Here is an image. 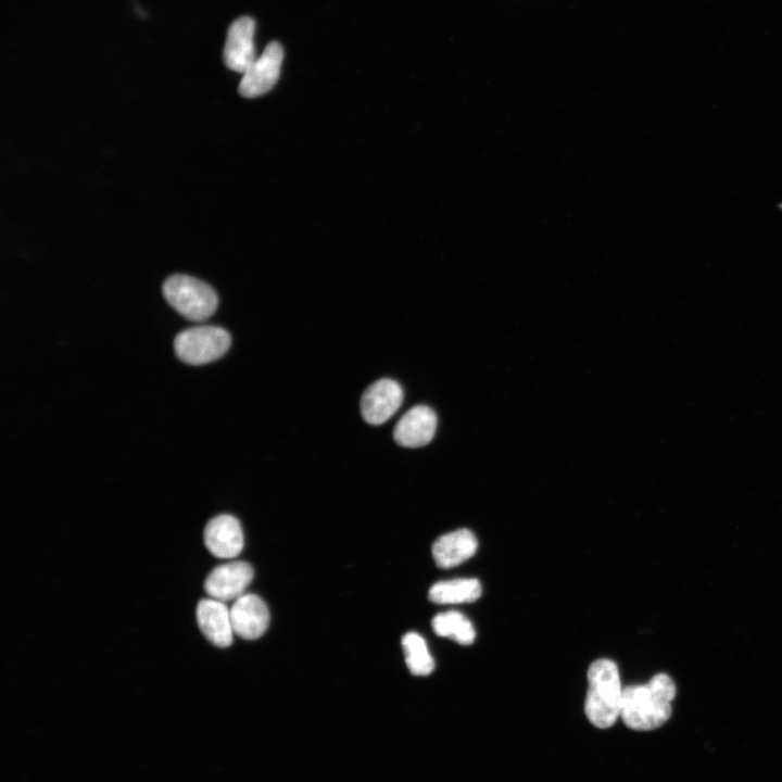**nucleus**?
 <instances>
[{"instance_id":"obj_1","label":"nucleus","mask_w":782,"mask_h":782,"mask_svg":"<svg viewBox=\"0 0 782 782\" xmlns=\"http://www.w3.org/2000/svg\"><path fill=\"white\" fill-rule=\"evenodd\" d=\"M676 684L666 673L647 683L623 688L620 717L633 730L648 731L663 726L671 716Z\"/></svg>"},{"instance_id":"obj_2","label":"nucleus","mask_w":782,"mask_h":782,"mask_svg":"<svg viewBox=\"0 0 782 782\" xmlns=\"http://www.w3.org/2000/svg\"><path fill=\"white\" fill-rule=\"evenodd\" d=\"M622 691L613 660L601 658L590 665L584 711L592 724L605 729L615 723L620 716Z\"/></svg>"},{"instance_id":"obj_3","label":"nucleus","mask_w":782,"mask_h":782,"mask_svg":"<svg viewBox=\"0 0 782 782\" xmlns=\"http://www.w3.org/2000/svg\"><path fill=\"white\" fill-rule=\"evenodd\" d=\"M162 290L168 304L187 319L205 320L216 311L215 291L197 278L173 275L164 281Z\"/></svg>"},{"instance_id":"obj_4","label":"nucleus","mask_w":782,"mask_h":782,"mask_svg":"<svg viewBox=\"0 0 782 782\" xmlns=\"http://www.w3.org/2000/svg\"><path fill=\"white\" fill-rule=\"evenodd\" d=\"M231 343L230 335L216 326H198L180 331L174 339L177 357L191 365H202L222 357Z\"/></svg>"},{"instance_id":"obj_5","label":"nucleus","mask_w":782,"mask_h":782,"mask_svg":"<svg viewBox=\"0 0 782 782\" xmlns=\"http://www.w3.org/2000/svg\"><path fill=\"white\" fill-rule=\"evenodd\" d=\"M282 59V47L276 41L269 42L263 53L243 73L238 88L239 93L254 98L269 91L278 80Z\"/></svg>"},{"instance_id":"obj_6","label":"nucleus","mask_w":782,"mask_h":782,"mask_svg":"<svg viewBox=\"0 0 782 782\" xmlns=\"http://www.w3.org/2000/svg\"><path fill=\"white\" fill-rule=\"evenodd\" d=\"M250 564L236 560L215 567L204 581V590L211 598L224 603L237 600L244 594L253 580Z\"/></svg>"},{"instance_id":"obj_7","label":"nucleus","mask_w":782,"mask_h":782,"mask_svg":"<svg viewBox=\"0 0 782 782\" xmlns=\"http://www.w3.org/2000/svg\"><path fill=\"white\" fill-rule=\"evenodd\" d=\"M403 402L401 386L389 378L373 382L361 399V414L370 425H381L393 416Z\"/></svg>"},{"instance_id":"obj_8","label":"nucleus","mask_w":782,"mask_h":782,"mask_svg":"<svg viewBox=\"0 0 782 782\" xmlns=\"http://www.w3.org/2000/svg\"><path fill=\"white\" fill-rule=\"evenodd\" d=\"M234 633L244 640H255L264 634L269 623V611L257 595L244 593L230 608Z\"/></svg>"},{"instance_id":"obj_9","label":"nucleus","mask_w":782,"mask_h":782,"mask_svg":"<svg viewBox=\"0 0 782 782\" xmlns=\"http://www.w3.org/2000/svg\"><path fill=\"white\" fill-rule=\"evenodd\" d=\"M206 548L216 557L232 558L243 548V531L232 515L215 516L206 524L203 532Z\"/></svg>"},{"instance_id":"obj_10","label":"nucleus","mask_w":782,"mask_h":782,"mask_svg":"<svg viewBox=\"0 0 782 782\" xmlns=\"http://www.w3.org/2000/svg\"><path fill=\"white\" fill-rule=\"evenodd\" d=\"M255 23L249 16H241L229 26L224 48V62L232 71L244 73L255 61Z\"/></svg>"},{"instance_id":"obj_11","label":"nucleus","mask_w":782,"mask_h":782,"mask_svg":"<svg viewBox=\"0 0 782 782\" xmlns=\"http://www.w3.org/2000/svg\"><path fill=\"white\" fill-rule=\"evenodd\" d=\"M436 429V413L426 405H417L399 419L393 430V438L401 446L420 447L432 440Z\"/></svg>"},{"instance_id":"obj_12","label":"nucleus","mask_w":782,"mask_h":782,"mask_svg":"<svg viewBox=\"0 0 782 782\" xmlns=\"http://www.w3.org/2000/svg\"><path fill=\"white\" fill-rule=\"evenodd\" d=\"M197 620L204 636L215 646L227 647L232 643L234 629L230 609L222 601L203 598L197 606Z\"/></svg>"},{"instance_id":"obj_13","label":"nucleus","mask_w":782,"mask_h":782,"mask_svg":"<svg viewBox=\"0 0 782 782\" xmlns=\"http://www.w3.org/2000/svg\"><path fill=\"white\" fill-rule=\"evenodd\" d=\"M477 547L475 534L468 529H458L438 538L431 551L437 566L449 569L469 559Z\"/></svg>"},{"instance_id":"obj_14","label":"nucleus","mask_w":782,"mask_h":782,"mask_svg":"<svg viewBox=\"0 0 782 782\" xmlns=\"http://www.w3.org/2000/svg\"><path fill=\"white\" fill-rule=\"evenodd\" d=\"M482 589L479 580L459 578L434 583L428 592V598L436 604L471 603L478 600Z\"/></svg>"},{"instance_id":"obj_15","label":"nucleus","mask_w":782,"mask_h":782,"mask_svg":"<svg viewBox=\"0 0 782 782\" xmlns=\"http://www.w3.org/2000/svg\"><path fill=\"white\" fill-rule=\"evenodd\" d=\"M431 626L437 635L452 639L463 645L471 644L476 638L472 623L457 610L436 615Z\"/></svg>"},{"instance_id":"obj_16","label":"nucleus","mask_w":782,"mask_h":782,"mask_svg":"<svg viewBox=\"0 0 782 782\" xmlns=\"http://www.w3.org/2000/svg\"><path fill=\"white\" fill-rule=\"evenodd\" d=\"M402 647L405 663L414 676L425 677L434 669V659L430 655L425 639L416 633L408 632L402 638Z\"/></svg>"}]
</instances>
